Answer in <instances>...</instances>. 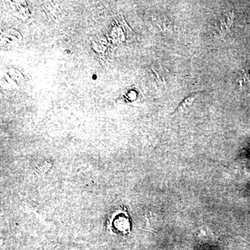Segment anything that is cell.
<instances>
[{"instance_id": "1", "label": "cell", "mask_w": 250, "mask_h": 250, "mask_svg": "<svg viewBox=\"0 0 250 250\" xmlns=\"http://www.w3.org/2000/svg\"><path fill=\"white\" fill-rule=\"evenodd\" d=\"M234 21V14L233 11L226 13L220 21V29L223 35L231 31V27Z\"/></svg>"}, {"instance_id": "2", "label": "cell", "mask_w": 250, "mask_h": 250, "mask_svg": "<svg viewBox=\"0 0 250 250\" xmlns=\"http://www.w3.org/2000/svg\"><path fill=\"white\" fill-rule=\"evenodd\" d=\"M197 95H198V94L197 93H193L189 95L188 97H187V98H186L185 100L180 104H179V106L177 107V111H176L178 112L184 111V110L187 109V108L191 106L192 104L195 102V99L197 98Z\"/></svg>"}, {"instance_id": "3", "label": "cell", "mask_w": 250, "mask_h": 250, "mask_svg": "<svg viewBox=\"0 0 250 250\" xmlns=\"http://www.w3.org/2000/svg\"><path fill=\"white\" fill-rule=\"evenodd\" d=\"M242 82L246 87L250 88V68L246 69L242 76Z\"/></svg>"}]
</instances>
